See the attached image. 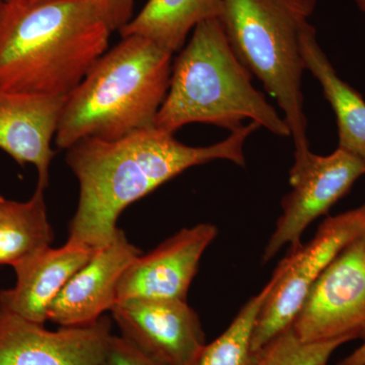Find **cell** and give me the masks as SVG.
Listing matches in <instances>:
<instances>
[{
	"instance_id": "7",
	"label": "cell",
	"mask_w": 365,
	"mask_h": 365,
	"mask_svg": "<svg viewBox=\"0 0 365 365\" xmlns=\"http://www.w3.org/2000/svg\"><path fill=\"white\" fill-rule=\"evenodd\" d=\"M365 235L353 242L312 285L292 330L302 343L365 338Z\"/></svg>"
},
{
	"instance_id": "21",
	"label": "cell",
	"mask_w": 365,
	"mask_h": 365,
	"mask_svg": "<svg viewBox=\"0 0 365 365\" xmlns=\"http://www.w3.org/2000/svg\"><path fill=\"white\" fill-rule=\"evenodd\" d=\"M96 2L109 21L113 32H120L131 21L134 0H96Z\"/></svg>"
},
{
	"instance_id": "26",
	"label": "cell",
	"mask_w": 365,
	"mask_h": 365,
	"mask_svg": "<svg viewBox=\"0 0 365 365\" xmlns=\"http://www.w3.org/2000/svg\"><path fill=\"white\" fill-rule=\"evenodd\" d=\"M364 255H365V246H364Z\"/></svg>"
},
{
	"instance_id": "13",
	"label": "cell",
	"mask_w": 365,
	"mask_h": 365,
	"mask_svg": "<svg viewBox=\"0 0 365 365\" xmlns=\"http://www.w3.org/2000/svg\"><path fill=\"white\" fill-rule=\"evenodd\" d=\"M67 97L11 93L0 88V150L21 165L32 163L38 172V188L49 185L55 151L51 141Z\"/></svg>"
},
{
	"instance_id": "3",
	"label": "cell",
	"mask_w": 365,
	"mask_h": 365,
	"mask_svg": "<svg viewBox=\"0 0 365 365\" xmlns=\"http://www.w3.org/2000/svg\"><path fill=\"white\" fill-rule=\"evenodd\" d=\"M173 53L126 36L93 64L69 93L55 135L60 150L83 138L117 140L155 127L169 91Z\"/></svg>"
},
{
	"instance_id": "18",
	"label": "cell",
	"mask_w": 365,
	"mask_h": 365,
	"mask_svg": "<svg viewBox=\"0 0 365 365\" xmlns=\"http://www.w3.org/2000/svg\"><path fill=\"white\" fill-rule=\"evenodd\" d=\"M285 267L284 258L267 284L242 307L227 330L212 342L205 343L187 365H251L254 359L252 337L255 324L264 302L284 272Z\"/></svg>"
},
{
	"instance_id": "6",
	"label": "cell",
	"mask_w": 365,
	"mask_h": 365,
	"mask_svg": "<svg viewBox=\"0 0 365 365\" xmlns=\"http://www.w3.org/2000/svg\"><path fill=\"white\" fill-rule=\"evenodd\" d=\"M365 235V202L328 217L313 239L297 251L288 252L287 267L262 307L252 337L257 352L292 326L312 285L353 242Z\"/></svg>"
},
{
	"instance_id": "23",
	"label": "cell",
	"mask_w": 365,
	"mask_h": 365,
	"mask_svg": "<svg viewBox=\"0 0 365 365\" xmlns=\"http://www.w3.org/2000/svg\"><path fill=\"white\" fill-rule=\"evenodd\" d=\"M43 0H0V4H33Z\"/></svg>"
},
{
	"instance_id": "9",
	"label": "cell",
	"mask_w": 365,
	"mask_h": 365,
	"mask_svg": "<svg viewBox=\"0 0 365 365\" xmlns=\"http://www.w3.org/2000/svg\"><path fill=\"white\" fill-rule=\"evenodd\" d=\"M113 336L106 316L49 331L0 307V365H104Z\"/></svg>"
},
{
	"instance_id": "12",
	"label": "cell",
	"mask_w": 365,
	"mask_h": 365,
	"mask_svg": "<svg viewBox=\"0 0 365 365\" xmlns=\"http://www.w3.org/2000/svg\"><path fill=\"white\" fill-rule=\"evenodd\" d=\"M140 255L123 230H118L111 241L97 250L52 300L47 321L60 327L88 325L112 311L117 304L122 275Z\"/></svg>"
},
{
	"instance_id": "8",
	"label": "cell",
	"mask_w": 365,
	"mask_h": 365,
	"mask_svg": "<svg viewBox=\"0 0 365 365\" xmlns=\"http://www.w3.org/2000/svg\"><path fill=\"white\" fill-rule=\"evenodd\" d=\"M364 175V163L338 148L328 155L309 151L304 157L295 158L289 170L292 189L281 200L282 213L262 261L267 263L285 245H290L289 252L297 251L302 246L306 228L327 215Z\"/></svg>"
},
{
	"instance_id": "14",
	"label": "cell",
	"mask_w": 365,
	"mask_h": 365,
	"mask_svg": "<svg viewBox=\"0 0 365 365\" xmlns=\"http://www.w3.org/2000/svg\"><path fill=\"white\" fill-rule=\"evenodd\" d=\"M95 253V250L68 241L61 248L41 250L14 266L16 285L0 292V307L44 325L52 300Z\"/></svg>"
},
{
	"instance_id": "1",
	"label": "cell",
	"mask_w": 365,
	"mask_h": 365,
	"mask_svg": "<svg viewBox=\"0 0 365 365\" xmlns=\"http://www.w3.org/2000/svg\"><path fill=\"white\" fill-rule=\"evenodd\" d=\"M259 128L251 121L220 143L198 148L155 127L117 140L81 139L67 150V165L79 182L68 242L103 248L116 235L118 218L127 206L190 168L218 160L244 167L245 143Z\"/></svg>"
},
{
	"instance_id": "27",
	"label": "cell",
	"mask_w": 365,
	"mask_h": 365,
	"mask_svg": "<svg viewBox=\"0 0 365 365\" xmlns=\"http://www.w3.org/2000/svg\"><path fill=\"white\" fill-rule=\"evenodd\" d=\"M0 7H1V4H0Z\"/></svg>"
},
{
	"instance_id": "16",
	"label": "cell",
	"mask_w": 365,
	"mask_h": 365,
	"mask_svg": "<svg viewBox=\"0 0 365 365\" xmlns=\"http://www.w3.org/2000/svg\"><path fill=\"white\" fill-rule=\"evenodd\" d=\"M222 11V0H148L120 34L146 38L174 54L199 24L220 20Z\"/></svg>"
},
{
	"instance_id": "5",
	"label": "cell",
	"mask_w": 365,
	"mask_h": 365,
	"mask_svg": "<svg viewBox=\"0 0 365 365\" xmlns=\"http://www.w3.org/2000/svg\"><path fill=\"white\" fill-rule=\"evenodd\" d=\"M220 21L237 58L277 102L294 144V158L309 153L300 39L317 0H222Z\"/></svg>"
},
{
	"instance_id": "19",
	"label": "cell",
	"mask_w": 365,
	"mask_h": 365,
	"mask_svg": "<svg viewBox=\"0 0 365 365\" xmlns=\"http://www.w3.org/2000/svg\"><path fill=\"white\" fill-rule=\"evenodd\" d=\"M344 340L306 344L297 337L292 327L254 352L251 365H327Z\"/></svg>"
},
{
	"instance_id": "17",
	"label": "cell",
	"mask_w": 365,
	"mask_h": 365,
	"mask_svg": "<svg viewBox=\"0 0 365 365\" xmlns=\"http://www.w3.org/2000/svg\"><path fill=\"white\" fill-rule=\"evenodd\" d=\"M54 234L44 200V190L36 189L26 202L4 199L0 203V265L14 266L50 247Z\"/></svg>"
},
{
	"instance_id": "11",
	"label": "cell",
	"mask_w": 365,
	"mask_h": 365,
	"mask_svg": "<svg viewBox=\"0 0 365 365\" xmlns=\"http://www.w3.org/2000/svg\"><path fill=\"white\" fill-rule=\"evenodd\" d=\"M217 235L210 223L182 228L150 253L137 257L117 290V304L133 299L187 300L205 250Z\"/></svg>"
},
{
	"instance_id": "24",
	"label": "cell",
	"mask_w": 365,
	"mask_h": 365,
	"mask_svg": "<svg viewBox=\"0 0 365 365\" xmlns=\"http://www.w3.org/2000/svg\"><path fill=\"white\" fill-rule=\"evenodd\" d=\"M360 11L365 14V0H353Z\"/></svg>"
},
{
	"instance_id": "2",
	"label": "cell",
	"mask_w": 365,
	"mask_h": 365,
	"mask_svg": "<svg viewBox=\"0 0 365 365\" xmlns=\"http://www.w3.org/2000/svg\"><path fill=\"white\" fill-rule=\"evenodd\" d=\"M109 21L96 0L0 7V88L67 97L107 52Z\"/></svg>"
},
{
	"instance_id": "15",
	"label": "cell",
	"mask_w": 365,
	"mask_h": 365,
	"mask_svg": "<svg viewBox=\"0 0 365 365\" xmlns=\"http://www.w3.org/2000/svg\"><path fill=\"white\" fill-rule=\"evenodd\" d=\"M307 71L319 81L324 96L335 113L339 143L338 148L359 158L365 165V101L359 91L338 76L322 50L317 31L307 24L300 39Z\"/></svg>"
},
{
	"instance_id": "4",
	"label": "cell",
	"mask_w": 365,
	"mask_h": 365,
	"mask_svg": "<svg viewBox=\"0 0 365 365\" xmlns=\"http://www.w3.org/2000/svg\"><path fill=\"white\" fill-rule=\"evenodd\" d=\"M218 19L199 24L173 63L169 91L155 128L174 134L185 125L205 123L232 132L251 120L274 135L290 137L284 118L255 88Z\"/></svg>"
},
{
	"instance_id": "20",
	"label": "cell",
	"mask_w": 365,
	"mask_h": 365,
	"mask_svg": "<svg viewBox=\"0 0 365 365\" xmlns=\"http://www.w3.org/2000/svg\"><path fill=\"white\" fill-rule=\"evenodd\" d=\"M104 365H160L146 357L122 338L114 335Z\"/></svg>"
},
{
	"instance_id": "25",
	"label": "cell",
	"mask_w": 365,
	"mask_h": 365,
	"mask_svg": "<svg viewBox=\"0 0 365 365\" xmlns=\"http://www.w3.org/2000/svg\"><path fill=\"white\" fill-rule=\"evenodd\" d=\"M4 197L0 196V203L4 202Z\"/></svg>"
},
{
	"instance_id": "10",
	"label": "cell",
	"mask_w": 365,
	"mask_h": 365,
	"mask_svg": "<svg viewBox=\"0 0 365 365\" xmlns=\"http://www.w3.org/2000/svg\"><path fill=\"white\" fill-rule=\"evenodd\" d=\"M111 312L120 336L160 365H187L206 343L198 314L187 300H128Z\"/></svg>"
},
{
	"instance_id": "22",
	"label": "cell",
	"mask_w": 365,
	"mask_h": 365,
	"mask_svg": "<svg viewBox=\"0 0 365 365\" xmlns=\"http://www.w3.org/2000/svg\"><path fill=\"white\" fill-rule=\"evenodd\" d=\"M364 340L357 349L338 362L337 365H365V338Z\"/></svg>"
}]
</instances>
